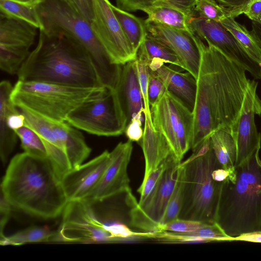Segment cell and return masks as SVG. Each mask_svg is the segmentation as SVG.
I'll list each match as a JSON object with an SVG mask.
<instances>
[{
  "label": "cell",
  "mask_w": 261,
  "mask_h": 261,
  "mask_svg": "<svg viewBox=\"0 0 261 261\" xmlns=\"http://www.w3.org/2000/svg\"><path fill=\"white\" fill-rule=\"evenodd\" d=\"M85 18L90 22L93 17L92 0H67Z\"/></svg>",
  "instance_id": "42"
},
{
  "label": "cell",
  "mask_w": 261,
  "mask_h": 261,
  "mask_svg": "<svg viewBox=\"0 0 261 261\" xmlns=\"http://www.w3.org/2000/svg\"><path fill=\"white\" fill-rule=\"evenodd\" d=\"M17 108L24 116L25 125L33 129L40 137L47 158L61 180L71 170V167L65 147L54 132L50 120L27 109Z\"/></svg>",
  "instance_id": "19"
},
{
  "label": "cell",
  "mask_w": 261,
  "mask_h": 261,
  "mask_svg": "<svg viewBox=\"0 0 261 261\" xmlns=\"http://www.w3.org/2000/svg\"><path fill=\"white\" fill-rule=\"evenodd\" d=\"M181 162L171 155L161 180L146 200L141 204H138L135 198L130 200L129 216L133 226L145 232L159 231L161 221L176 186Z\"/></svg>",
  "instance_id": "11"
},
{
  "label": "cell",
  "mask_w": 261,
  "mask_h": 261,
  "mask_svg": "<svg viewBox=\"0 0 261 261\" xmlns=\"http://www.w3.org/2000/svg\"><path fill=\"white\" fill-rule=\"evenodd\" d=\"M184 194V172L182 167L180 163L179 171L176 186L169 201L159 226L179 218L182 206Z\"/></svg>",
  "instance_id": "36"
},
{
  "label": "cell",
  "mask_w": 261,
  "mask_h": 261,
  "mask_svg": "<svg viewBox=\"0 0 261 261\" xmlns=\"http://www.w3.org/2000/svg\"><path fill=\"white\" fill-rule=\"evenodd\" d=\"M0 202V239L5 236L4 231L8 222L12 206L1 193Z\"/></svg>",
  "instance_id": "43"
},
{
  "label": "cell",
  "mask_w": 261,
  "mask_h": 261,
  "mask_svg": "<svg viewBox=\"0 0 261 261\" xmlns=\"http://www.w3.org/2000/svg\"><path fill=\"white\" fill-rule=\"evenodd\" d=\"M194 11L196 16L220 22L227 17L238 16L235 12L223 7L214 0H194Z\"/></svg>",
  "instance_id": "35"
},
{
  "label": "cell",
  "mask_w": 261,
  "mask_h": 261,
  "mask_svg": "<svg viewBox=\"0 0 261 261\" xmlns=\"http://www.w3.org/2000/svg\"><path fill=\"white\" fill-rule=\"evenodd\" d=\"M116 7L127 12L142 11L147 0H115Z\"/></svg>",
  "instance_id": "44"
},
{
  "label": "cell",
  "mask_w": 261,
  "mask_h": 261,
  "mask_svg": "<svg viewBox=\"0 0 261 261\" xmlns=\"http://www.w3.org/2000/svg\"><path fill=\"white\" fill-rule=\"evenodd\" d=\"M38 43L17 75L18 80L83 88L105 87L86 49L64 34H47L40 29Z\"/></svg>",
  "instance_id": "3"
},
{
  "label": "cell",
  "mask_w": 261,
  "mask_h": 261,
  "mask_svg": "<svg viewBox=\"0 0 261 261\" xmlns=\"http://www.w3.org/2000/svg\"><path fill=\"white\" fill-rule=\"evenodd\" d=\"M111 6L124 34L137 54L148 34L145 20L112 4Z\"/></svg>",
  "instance_id": "27"
},
{
  "label": "cell",
  "mask_w": 261,
  "mask_h": 261,
  "mask_svg": "<svg viewBox=\"0 0 261 261\" xmlns=\"http://www.w3.org/2000/svg\"><path fill=\"white\" fill-rule=\"evenodd\" d=\"M227 236L217 223L206 224L196 231L188 233L163 231L160 234L162 241L177 242H208L228 241Z\"/></svg>",
  "instance_id": "26"
},
{
  "label": "cell",
  "mask_w": 261,
  "mask_h": 261,
  "mask_svg": "<svg viewBox=\"0 0 261 261\" xmlns=\"http://www.w3.org/2000/svg\"><path fill=\"white\" fill-rule=\"evenodd\" d=\"M13 86L9 81L0 83V158L6 164L18 137L15 130L25 125V118L11 98Z\"/></svg>",
  "instance_id": "18"
},
{
  "label": "cell",
  "mask_w": 261,
  "mask_h": 261,
  "mask_svg": "<svg viewBox=\"0 0 261 261\" xmlns=\"http://www.w3.org/2000/svg\"><path fill=\"white\" fill-rule=\"evenodd\" d=\"M114 90L127 124L135 117L144 115L143 94L134 60L122 65L120 79Z\"/></svg>",
  "instance_id": "20"
},
{
  "label": "cell",
  "mask_w": 261,
  "mask_h": 261,
  "mask_svg": "<svg viewBox=\"0 0 261 261\" xmlns=\"http://www.w3.org/2000/svg\"><path fill=\"white\" fill-rule=\"evenodd\" d=\"M223 7L235 12L238 16L241 11L250 0H214Z\"/></svg>",
  "instance_id": "45"
},
{
  "label": "cell",
  "mask_w": 261,
  "mask_h": 261,
  "mask_svg": "<svg viewBox=\"0 0 261 261\" xmlns=\"http://www.w3.org/2000/svg\"><path fill=\"white\" fill-rule=\"evenodd\" d=\"M235 18L230 16L221 23L230 32L250 57L261 65V44L259 41L251 31H249Z\"/></svg>",
  "instance_id": "29"
},
{
  "label": "cell",
  "mask_w": 261,
  "mask_h": 261,
  "mask_svg": "<svg viewBox=\"0 0 261 261\" xmlns=\"http://www.w3.org/2000/svg\"><path fill=\"white\" fill-rule=\"evenodd\" d=\"M29 49L0 46V68L10 74H17L28 57Z\"/></svg>",
  "instance_id": "33"
},
{
  "label": "cell",
  "mask_w": 261,
  "mask_h": 261,
  "mask_svg": "<svg viewBox=\"0 0 261 261\" xmlns=\"http://www.w3.org/2000/svg\"><path fill=\"white\" fill-rule=\"evenodd\" d=\"M137 54L144 57L149 62L153 59H159L165 63L182 68L180 62L173 50L148 33Z\"/></svg>",
  "instance_id": "30"
},
{
  "label": "cell",
  "mask_w": 261,
  "mask_h": 261,
  "mask_svg": "<svg viewBox=\"0 0 261 261\" xmlns=\"http://www.w3.org/2000/svg\"><path fill=\"white\" fill-rule=\"evenodd\" d=\"M169 157L152 171L145 179L143 180L141 186L137 190L140 194L138 204L143 203L158 185L167 167Z\"/></svg>",
  "instance_id": "37"
},
{
  "label": "cell",
  "mask_w": 261,
  "mask_h": 261,
  "mask_svg": "<svg viewBox=\"0 0 261 261\" xmlns=\"http://www.w3.org/2000/svg\"><path fill=\"white\" fill-rule=\"evenodd\" d=\"M210 140L214 153L222 167L227 170L234 169L237 150L231 134L223 129L214 132Z\"/></svg>",
  "instance_id": "28"
},
{
  "label": "cell",
  "mask_w": 261,
  "mask_h": 261,
  "mask_svg": "<svg viewBox=\"0 0 261 261\" xmlns=\"http://www.w3.org/2000/svg\"><path fill=\"white\" fill-rule=\"evenodd\" d=\"M108 88H83L46 82L18 80L11 98L17 107L57 122L83 103L100 97Z\"/></svg>",
  "instance_id": "7"
},
{
  "label": "cell",
  "mask_w": 261,
  "mask_h": 261,
  "mask_svg": "<svg viewBox=\"0 0 261 261\" xmlns=\"http://www.w3.org/2000/svg\"><path fill=\"white\" fill-rule=\"evenodd\" d=\"M206 224L200 221L178 218L159 226L162 231L176 233H188L196 231Z\"/></svg>",
  "instance_id": "38"
},
{
  "label": "cell",
  "mask_w": 261,
  "mask_h": 261,
  "mask_svg": "<svg viewBox=\"0 0 261 261\" xmlns=\"http://www.w3.org/2000/svg\"><path fill=\"white\" fill-rule=\"evenodd\" d=\"M152 71L162 80L167 90L193 111L196 98V80L190 73L179 71L165 64Z\"/></svg>",
  "instance_id": "23"
},
{
  "label": "cell",
  "mask_w": 261,
  "mask_h": 261,
  "mask_svg": "<svg viewBox=\"0 0 261 261\" xmlns=\"http://www.w3.org/2000/svg\"><path fill=\"white\" fill-rule=\"evenodd\" d=\"M252 21L261 24V0H250L241 11Z\"/></svg>",
  "instance_id": "41"
},
{
  "label": "cell",
  "mask_w": 261,
  "mask_h": 261,
  "mask_svg": "<svg viewBox=\"0 0 261 261\" xmlns=\"http://www.w3.org/2000/svg\"><path fill=\"white\" fill-rule=\"evenodd\" d=\"M105 150L86 163L68 172L61 181L68 201L84 199L99 181L109 161Z\"/></svg>",
  "instance_id": "17"
},
{
  "label": "cell",
  "mask_w": 261,
  "mask_h": 261,
  "mask_svg": "<svg viewBox=\"0 0 261 261\" xmlns=\"http://www.w3.org/2000/svg\"><path fill=\"white\" fill-rule=\"evenodd\" d=\"M145 23L148 33L171 48L177 56L182 68L196 80L201 59L199 37L195 34L169 26Z\"/></svg>",
  "instance_id": "16"
},
{
  "label": "cell",
  "mask_w": 261,
  "mask_h": 261,
  "mask_svg": "<svg viewBox=\"0 0 261 261\" xmlns=\"http://www.w3.org/2000/svg\"><path fill=\"white\" fill-rule=\"evenodd\" d=\"M55 234L56 231H52L46 226L33 225L0 239V244L18 246L30 243L53 242Z\"/></svg>",
  "instance_id": "31"
},
{
  "label": "cell",
  "mask_w": 261,
  "mask_h": 261,
  "mask_svg": "<svg viewBox=\"0 0 261 261\" xmlns=\"http://www.w3.org/2000/svg\"><path fill=\"white\" fill-rule=\"evenodd\" d=\"M1 193L12 207L44 219L61 215L68 202L48 158L24 152L10 160L1 182Z\"/></svg>",
  "instance_id": "2"
},
{
  "label": "cell",
  "mask_w": 261,
  "mask_h": 261,
  "mask_svg": "<svg viewBox=\"0 0 261 261\" xmlns=\"http://www.w3.org/2000/svg\"><path fill=\"white\" fill-rule=\"evenodd\" d=\"M14 2L28 4L31 5H37L41 2L42 0H10Z\"/></svg>",
  "instance_id": "48"
},
{
  "label": "cell",
  "mask_w": 261,
  "mask_h": 261,
  "mask_svg": "<svg viewBox=\"0 0 261 261\" xmlns=\"http://www.w3.org/2000/svg\"><path fill=\"white\" fill-rule=\"evenodd\" d=\"M260 148L230 170L222 182L216 223L229 237L261 230Z\"/></svg>",
  "instance_id": "4"
},
{
  "label": "cell",
  "mask_w": 261,
  "mask_h": 261,
  "mask_svg": "<svg viewBox=\"0 0 261 261\" xmlns=\"http://www.w3.org/2000/svg\"><path fill=\"white\" fill-rule=\"evenodd\" d=\"M38 28L23 20L0 12V45L15 48L30 49Z\"/></svg>",
  "instance_id": "22"
},
{
  "label": "cell",
  "mask_w": 261,
  "mask_h": 261,
  "mask_svg": "<svg viewBox=\"0 0 261 261\" xmlns=\"http://www.w3.org/2000/svg\"><path fill=\"white\" fill-rule=\"evenodd\" d=\"M92 31L112 63L124 65L135 60L137 54L124 34L109 0H92Z\"/></svg>",
  "instance_id": "12"
},
{
  "label": "cell",
  "mask_w": 261,
  "mask_h": 261,
  "mask_svg": "<svg viewBox=\"0 0 261 261\" xmlns=\"http://www.w3.org/2000/svg\"><path fill=\"white\" fill-rule=\"evenodd\" d=\"M0 12L25 21L38 29L41 27L37 5L10 0H0Z\"/></svg>",
  "instance_id": "32"
},
{
  "label": "cell",
  "mask_w": 261,
  "mask_h": 261,
  "mask_svg": "<svg viewBox=\"0 0 261 261\" xmlns=\"http://www.w3.org/2000/svg\"><path fill=\"white\" fill-rule=\"evenodd\" d=\"M143 115H138L133 118L127 125L124 133L128 140L132 142H139L142 138Z\"/></svg>",
  "instance_id": "40"
},
{
  "label": "cell",
  "mask_w": 261,
  "mask_h": 261,
  "mask_svg": "<svg viewBox=\"0 0 261 261\" xmlns=\"http://www.w3.org/2000/svg\"><path fill=\"white\" fill-rule=\"evenodd\" d=\"M150 111L154 129L163 136L173 155L181 162L191 148L192 111L167 89L150 106Z\"/></svg>",
  "instance_id": "8"
},
{
  "label": "cell",
  "mask_w": 261,
  "mask_h": 261,
  "mask_svg": "<svg viewBox=\"0 0 261 261\" xmlns=\"http://www.w3.org/2000/svg\"><path fill=\"white\" fill-rule=\"evenodd\" d=\"M232 241L261 243V230H256L244 233L234 237H229L228 241Z\"/></svg>",
  "instance_id": "46"
},
{
  "label": "cell",
  "mask_w": 261,
  "mask_h": 261,
  "mask_svg": "<svg viewBox=\"0 0 261 261\" xmlns=\"http://www.w3.org/2000/svg\"><path fill=\"white\" fill-rule=\"evenodd\" d=\"M93 205L83 200L68 201L53 242L100 243L118 242L112 220L99 218Z\"/></svg>",
  "instance_id": "9"
},
{
  "label": "cell",
  "mask_w": 261,
  "mask_h": 261,
  "mask_svg": "<svg viewBox=\"0 0 261 261\" xmlns=\"http://www.w3.org/2000/svg\"><path fill=\"white\" fill-rule=\"evenodd\" d=\"M199 45L201 59L192 111L193 151L217 130L230 133L250 82L241 65L200 38Z\"/></svg>",
  "instance_id": "1"
},
{
  "label": "cell",
  "mask_w": 261,
  "mask_h": 261,
  "mask_svg": "<svg viewBox=\"0 0 261 261\" xmlns=\"http://www.w3.org/2000/svg\"><path fill=\"white\" fill-rule=\"evenodd\" d=\"M180 165L184 172V194L179 218L205 224L216 223L223 182L215 180L212 172L222 166L214 153L210 137Z\"/></svg>",
  "instance_id": "6"
},
{
  "label": "cell",
  "mask_w": 261,
  "mask_h": 261,
  "mask_svg": "<svg viewBox=\"0 0 261 261\" xmlns=\"http://www.w3.org/2000/svg\"><path fill=\"white\" fill-rule=\"evenodd\" d=\"M20 140L24 152L39 158H47L45 146L38 134L32 128L25 125L15 130Z\"/></svg>",
  "instance_id": "34"
},
{
  "label": "cell",
  "mask_w": 261,
  "mask_h": 261,
  "mask_svg": "<svg viewBox=\"0 0 261 261\" xmlns=\"http://www.w3.org/2000/svg\"><path fill=\"white\" fill-rule=\"evenodd\" d=\"M49 120L54 132L65 147L71 170L82 164L91 150L83 134L67 121Z\"/></svg>",
  "instance_id": "24"
},
{
  "label": "cell",
  "mask_w": 261,
  "mask_h": 261,
  "mask_svg": "<svg viewBox=\"0 0 261 261\" xmlns=\"http://www.w3.org/2000/svg\"><path fill=\"white\" fill-rule=\"evenodd\" d=\"M143 135L138 142L143 151L145 160L143 179L169 156L173 155L167 141L154 128L150 108L145 109Z\"/></svg>",
  "instance_id": "21"
},
{
  "label": "cell",
  "mask_w": 261,
  "mask_h": 261,
  "mask_svg": "<svg viewBox=\"0 0 261 261\" xmlns=\"http://www.w3.org/2000/svg\"><path fill=\"white\" fill-rule=\"evenodd\" d=\"M166 90V87L162 80L153 71L150 69L147 86V95L150 106L158 100Z\"/></svg>",
  "instance_id": "39"
},
{
  "label": "cell",
  "mask_w": 261,
  "mask_h": 261,
  "mask_svg": "<svg viewBox=\"0 0 261 261\" xmlns=\"http://www.w3.org/2000/svg\"><path fill=\"white\" fill-rule=\"evenodd\" d=\"M257 82L250 80L240 114L231 126L230 134L237 150L234 167L260 147L261 135L257 132L254 121L255 115L261 114V101L257 94Z\"/></svg>",
  "instance_id": "15"
},
{
  "label": "cell",
  "mask_w": 261,
  "mask_h": 261,
  "mask_svg": "<svg viewBox=\"0 0 261 261\" xmlns=\"http://www.w3.org/2000/svg\"><path fill=\"white\" fill-rule=\"evenodd\" d=\"M133 149V142L119 143L110 152L108 165L95 188L83 200L89 204L101 202L130 191L127 166Z\"/></svg>",
  "instance_id": "14"
},
{
  "label": "cell",
  "mask_w": 261,
  "mask_h": 261,
  "mask_svg": "<svg viewBox=\"0 0 261 261\" xmlns=\"http://www.w3.org/2000/svg\"><path fill=\"white\" fill-rule=\"evenodd\" d=\"M142 11L147 15L145 23H157L195 34L191 21L196 16L170 3L156 2Z\"/></svg>",
  "instance_id": "25"
},
{
  "label": "cell",
  "mask_w": 261,
  "mask_h": 261,
  "mask_svg": "<svg viewBox=\"0 0 261 261\" xmlns=\"http://www.w3.org/2000/svg\"><path fill=\"white\" fill-rule=\"evenodd\" d=\"M251 31L255 35L261 44V24L252 21Z\"/></svg>",
  "instance_id": "47"
},
{
  "label": "cell",
  "mask_w": 261,
  "mask_h": 261,
  "mask_svg": "<svg viewBox=\"0 0 261 261\" xmlns=\"http://www.w3.org/2000/svg\"><path fill=\"white\" fill-rule=\"evenodd\" d=\"M74 127L100 136H117L127 124L114 89L107 88L100 97L81 105L67 116Z\"/></svg>",
  "instance_id": "10"
},
{
  "label": "cell",
  "mask_w": 261,
  "mask_h": 261,
  "mask_svg": "<svg viewBox=\"0 0 261 261\" xmlns=\"http://www.w3.org/2000/svg\"><path fill=\"white\" fill-rule=\"evenodd\" d=\"M40 30L47 34L66 35L80 43L91 58L103 85L115 89L122 65L112 63L95 37L90 22L67 0H42L37 5Z\"/></svg>",
  "instance_id": "5"
},
{
  "label": "cell",
  "mask_w": 261,
  "mask_h": 261,
  "mask_svg": "<svg viewBox=\"0 0 261 261\" xmlns=\"http://www.w3.org/2000/svg\"><path fill=\"white\" fill-rule=\"evenodd\" d=\"M191 26L201 40L241 65L255 79H261V65L250 57L221 22L197 16L192 19Z\"/></svg>",
  "instance_id": "13"
}]
</instances>
